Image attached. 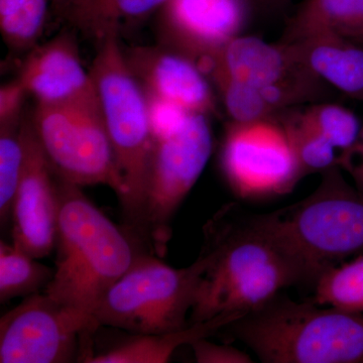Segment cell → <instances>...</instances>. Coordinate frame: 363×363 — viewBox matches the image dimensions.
<instances>
[{
    "label": "cell",
    "instance_id": "obj_22",
    "mask_svg": "<svg viewBox=\"0 0 363 363\" xmlns=\"http://www.w3.org/2000/svg\"><path fill=\"white\" fill-rule=\"evenodd\" d=\"M313 290L317 305L363 313V253L327 269Z\"/></svg>",
    "mask_w": 363,
    "mask_h": 363
},
{
    "label": "cell",
    "instance_id": "obj_17",
    "mask_svg": "<svg viewBox=\"0 0 363 363\" xmlns=\"http://www.w3.org/2000/svg\"><path fill=\"white\" fill-rule=\"evenodd\" d=\"M245 313H222L206 321L189 323L178 330L157 334H133L113 347L90 355L87 363H166L181 346L220 332Z\"/></svg>",
    "mask_w": 363,
    "mask_h": 363
},
{
    "label": "cell",
    "instance_id": "obj_27",
    "mask_svg": "<svg viewBox=\"0 0 363 363\" xmlns=\"http://www.w3.org/2000/svg\"><path fill=\"white\" fill-rule=\"evenodd\" d=\"M145 95H147L150 130H152L154 140L172 135L180 130L187 121L190 112L167 100L152 96L147 93Z\"/></svg>",
    "mask_w": 363,
    "mask_h": 363
},
{
    "label": "cell",
    "instance_id": "obj_2",
    "mask_svg": "<svg viewBox=\"0 0 363 363\" xmlns=\"http://www.w3.org/2000/svg\"><path fill=\"white\" fill-rule=\"evenodd\" d=\"M57 179L56 267L44 292L93 316L99 301L128 271L140 250L135 235L95 206L80 186Z\"/></svg>",
    "mask_w": 363,
    "mask_h": 363
},
{
    "label": "cell",
    "instance_id": "obj_3",
    "mask_svg": "<svg viewBox=\"0 0 363 363\" xmlns=\"http://www.w3.org/2000/svg\"><path fill=\"white\" fill-rule=\"evenodd\" d=\"M224 329L264 363H363V313L279 293Z\"/></svg>",
    "mask_w": 363,
    "mask_h": 363
},
{
    "label": "cell",
    "instance_id": "obj_8",
    "mask_svg": "<svg viewBox=\"0 0 363 363\" xmlns=\"http://www.w3.org/2000/svg\"><path fill=\"white\" fill-rule=\"evenodd\" d=\"M30 119L60 179L80 187L107 186L123 198V180L99 105L37 104Z\"/></svg>",
    "mask_w": 363,
    "mask_h": 363
},
{
    "label": "cell",
    "instance_id": "obj_30",
    "mask_svg": "<svg viewBox=\"0 0 363 363\" xmlns=\"http://www.w3.org/2000/svg\"><path fill=\"white\" fill-rule=\"evenodd\" d=\"M337 164L350 174L355 187L363 193V126L354 145L337 157Z\"/></svg>",
    "mask_w": 363,
    "mask_h": 363
},
{
    "label": "cell",
    "instance_id": "obj_29",
    "mask_svg": "<svg viewBox=\"0 0 363 363\" xmlns=\"http://www.w3.org/2000/svg\"><path fill=\"white\" fill-rule=\"evenodd\" d=\"M28 91L20 79L7 83L0 89V125L23 121V108Z\"/></svg>",
    "mask_w": 363,
    "mask_h": 363
},
{
    "label": "cell",
    "instance_id": "obj_10",
    "mask_svg": "<svg viewBox=\"0 0 363 363\" xmlns=\"http://www.w3.org/2000/svg\"><path fill=\"white\" fill-rule=\"evenodd\" d=\"M220 167L231 191L243 200L289 194L305 174L285 128L276 117L227 125Z\"/></svg>",
    "mask_w": 363,
    "mask_h": 363
},
{
    "label": "cell",
    "instance_id": "obj_21",
    "mask_svg": "<svg viewBox=\"0 0 363 363\" xmlns=\"http://www.w3.org/2000/svg\"><path fill=\"white\" fill-rule=\"evenodd\" d=\"M52 0H0V30L9 48L32 51L44 32Z\"/></svg>",
    "mask_w": 363,
    "mask_h": 363
},
{
    "label": "cell",
    "instance_id": "obj_4",
    "mask_svg": "<svg viewBox=\"0 0 363 363\" xmlns=\"http://www.w3.org/2000/svg\"><path fill=\"white\" fill-rule=\"evenodd\" d=\"M341 171L335 164L322 172L321 183L311 195L262 214L312 288L327 269L363 253V193L348 184Z\"/></svg>",
    "mask_w": 363,
    "mask_h": 363
},
{
    "label": "cell",
    "instance_id": "obj_33",
    "mask_svg": "<svg viewBox=\"0 0 363 363\" xmlns=\"http://www.w3.org/2000/svg\"><path fill=\"white\" fill-rule=\"evenodd\" d=\"M355 43H357V42H355ZM358 44H360V45H363V42H362V43H358Z\"/></svg>",
    "mask_w": 363,
    "mask_h": 363
},
{
    "label": "cell",
    "instance_id": "obj_31",
    "mask_svg": "<svg viewBox=\"0 0 363 363\" xmlns=\"http://www.w3.org/2000/svg\"><path fill=\"white\" fill-rule=\"evenodd\" d=\"M77 1L78 0H52L57 6L65 11H68Z\"/></svg>",
    "mask_w": 363,
    "mask_h": 363
},
{
    "label": "cell",
    "instance_id": "obj_9",
    "mask_svg": "<svg viewBox=\"0 0 363 363\" xmlns=\"http://www.w3.org/2000/svg\"><path fill=\"white\" fill-rule=\"evenodd\" d=\"M98 327L92 315L35 294L0 319V362H85Z\"/></svg>",
    "mask_w": 363,
    "mask_h": 363
},
{
    "label": "cell",
    "instance_id": "obj_1",
    "mask_svg": "<svg viewBox=\"0 0 363 363\" xmlns=\"http://www.w3.org/2000/svg\"><path fill=\"white\" fill-rule=\"evenodd\" d=\"M204 233L201 252L207 266L189 323L222 313L247 314L284 289L308 286L302 267L262 215L245 214L229 205L208 222Z\"/></svg>",
    "mask_w": 363,
    "mask_h": 363
},
{
    "label": "cell",
    "instance_id": "obj_32",
    "mask_svg": "<svg viewBox=\"0 0 363 363\" xmlns=\"http://www.w3.org/2000/svg\"><path fill=\"white\" fill-rule=\"evenodd\" d=\"M267 1L272 2V4H281V2H285L286 0H267Z\"/></svg>",
    "mask_w": 363,
    "mask_h": 363
},
{
    "label": "cell",
    "instance_id": "obj_16",
    "mask_svg": "<svg viewBox=\"0 0 363 363\" xmlns=\"http://www.w3.org/2000/svg\"><path fill=\"white\" fill-rule=\"evenodd\" d=\"M285 44L298 63L327 85L363 102V45L332 33Z\"/></svg>",
    "mask_w": 363,
    "mask_h": 363
},
{
    "label": "cell",
    "instance_id": "obj_23",
    "mask_svg": "<svg viewBox=\"0 0 363 363\" xmlns=\"http://www.w3.org/2000/svg\"><path fill=\"white\" fill-rule=\"evenodd\" d=\"M285 128L305 176L337 164L335 147L303 116L302 111L278 118Z\"/></svg>",
    "mask_w": 363,
    "mask_h": 363
},
{
    "label": "cell",
    "instance_id": "obj_5",
    "mask_svg": "<svg viewBox=\"0 0 363 363\" xmlns=\"http://www.w3.org/2000/svg\"><path fill=\"white\" fill-rule=\"evenodd\" d=\"M90 74L123 180L119 201L128 219L126 228L136 235L154 138L147 95L128 65L117 30L102 35Z\"/></svg>",
    "mask_w": 363,
    "mask_h": 363
},
{
    "label": "cell",
    "instance_id": "obj_13",
    "mask_svg": "<svg viewBox=\"0 0 363 363\" xmlns=\"http://www.w3.org/2000/svg\"><path fill=\"white\" fill-rule=\"evenodd\" d=\"M221 73L257 89L279 87L305 104L323 96L328 85L298 63L285 43L274 45L255 37L238 35L204 69Z\"/></svg>",
    "mask_w": 363,
    "mask_h": 363
},
{
    "label": "cell",
    "instance_id": "obj_6",
    "mask_svg": "<svg viewBox=\"0 0 363 363\" xmlns=\"http://www.w3.org/2000/svg\"><path fill=\"white\" fill-rule=\"evenodd\" d=\"M206 266L203 252L191 266L177 269L140 252L98 303L95 321L131 334L184 328Z\"/></svg>",
    "mask_w": 363,
    "mask_h": 363
},
{
    "label": "cell",
    "instance_id": "obj_14",
    "mask_svg": "<svg viewBox=\"0 0 363 363\" xmlns=\"http://www.w3.org/2000/svg\"><path fill=\"white\" fill-rule=\"evenodd\" d=\"M128 65L147 94L178 105L190 113L209 116L216 100L201 67L164 45L135 47L124 51Z\"/></svg>",
    "mask_w": 363,
    "mask_h": 363
},
{
    "label": "cell",
    "instance_id": "obj_26",
    "mask_svg": "<svg viewBox=\"0 0 363 363\" xmlns=\"http://www.w3.org/2000/svg\"><path fill=\"white\" fill-rule=\"evenodd\" d=\"M303 116L335 149H350L359 138L362 126L357 116L341 105L321 102L302 111Z\"/></svg>",
    "mask_w": 363,
    "mask_h": 363
},
{
    "label": "cell",
    "instance_id": "obj_24",
    "mask_svg": "<svg viewBox=\"0 0 363 363\" xmlns=\"http://www.w3.org/2000/svg\"><path fill=\"white\" fill-rule=\"evenodd\" d=\"M23 121L0 125V219L2 224H6L11 219L14 195L25 164Z\"/></svg>",
    "mask_w": 363,
    "mask_h": 363
},
{
    "label": "cell",
    "instance_id": "obj_25",
    "mask_svg": "<svg viewBox=\"0 0 363 363\" xmlns=\"http://www.w3.org/2000/svg\"><path fill=\"white\" fill-rule=\"evenodd\" d=\"M208 78L218 91L231 121L250 123L276 114L259 89L215 72L208 74Z\"/></svg>",
    "mask_w": 363,
    "mask_h": 363
},
{
    "label": "cell",
    "instance_id": "obj_28",
    "mask_svg": "<svg viewBox=\"0 0 363 363\" xmlns=\"http://www.w3.org/2000/svg\"><path fill=\"white\" fill-rule=\"evenodd\" d=\"M196 362L198 363H252V358L247 353L227 344L211 342L201 338L191 344Z\"/></svg>",
    "mask_w": 363,
    "mask_h": 363
},
{
    "label": "cell",
    "instance_id": "obj_18",
    "mask_svg": "<svg viewBox=\"0 0 363 363\" xmlns=\"http://www.w3.org/2000/svg\"><path fill=\"white\" fill-rule=\"evenodd\" d=\"M317 33L363 42V0H306L289 23L284 43Z\"/></svg>",
    "mask_w": 363,
    "mask_h": 363
},
{
    "label": "cell",
    "instance_id": "obj_19",
    "mask_svg": "<svg viewBox=\"0 0 363 363\" xmlns=\"http://www.w3.org/2000/svg\"><path fill=\"white\" fill-rule=\"evenodd\" d=\"M54 269L40 264L13 242H0V302L30 297L49 285Z\"/></svg>",
    "mask_w": 363,
    "mask_h": 363
},
{
    "label": "cell",
    "instance_id": "obj_15",
    "mask_svg": "<svg viewBox=\"0 0 363 363\" xmlns=\"http://www.w3.org/2000/svg\"><path fill=\"white\" fill-rule=\"evenodd\" d=\"M18 78L40 104L99 105L90 71L83 67L77 44L69 33L35 45Z\"/></svg>",
    "mask_w": 363,
    "mask_h": 363
},
{
    "label": "cell",
    "instance_id": "obj_20",
    "mask_svg": "<svg viewBox=\"0 0 363 363\" xmlns=\"http://www.w3.org/2000/svg\"><path fill=\"white\" fill-rule=\"evenodd\" d=\"M169 0H78L67 11L79 26L100 37L111 30H118L123 21H140L157 13Z\"/></svg>",
    "mask_w": 363,
    "mask_h": 363
},
{
    "label": "cell",
    "instance_id": "obj_12",
    "mask_svg": "<svg viewBox=\"0 0 363 363\" xmlns=\"http://www.w3.org/2000/svg\"><path fill=\"white\" fill-rule=\"evenodd\" d=\"M25 164L11 206L13 243L35 259L48 257L56 247L60 197L58 179L30 123L23 119Z\"/></svg>",
    "mask_w": 363,
    "mask_h": 363
},
{
    "label": "cell",
    "instance_id": "obj_7",
    "mask_svg": "<svg viewBox=\"0 0 363 363\" xmlns=\"http://www.w3.org/2000/svg\"><path fill=\"white\" fill-rule=\"evenodd\" d=\"M213 140L208 116L190 113L183 126L154 140L136 238H147L160 255L171 238V222L210 156Z\"/></svg>",
    "mask_w": 363,
    "mask_h": 363
},
{
    "label": "cell",
    "instance_id": "obj_11",
    "mask_svg": "<svg viewBox=\"0 0 363 363\" xmlns=\"http://www.w3.org/2000/svg\"><path fill=\"white\" fill-rule=\"evenodd\" d=\"M252 0H169L157 11L160 45L185 55L202 70L250 18Z\"/></svg>",
    "mask_w": 363,
    "mask_h": 363
}]
</instances>
